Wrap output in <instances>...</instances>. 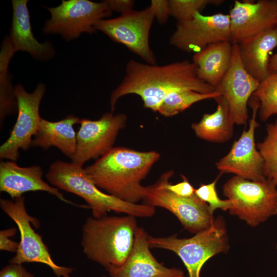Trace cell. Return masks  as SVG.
Instances as JSON below:
<instances>
[{"label": "cell", "mask_w": 277, "mask_h": 277, "mask_svg": "<svg viewBox=\"0 0 277 277\" xmlns=\"http://www.w3.org/2000/svg\"><path fill=\"white\" fill-rule=\"evenodd\" d=\"M181 90L206 94L215 91L197 77V66L189 60L157 66L130 60L122 83L110 96L111 112H114L118 99L129 94L139 95L144 107L157 112L168 94Z\"/></svg>", "instance_id": "1"}, {"label": "cell", "mask_w": 277, "mask_h": 277, "mask_svg": "<svg viewBox=\"0 0 277 277\" xmlns=\"http://www.w3.org/2000/svg\"><path fill=\"white\" fill-rule=\"evenodd\" d=\"M221 95L215 90L211 93H201L191 90H181L168 94L161 104L157 112L161 115L170 117L175 115L199 101L214 98Z\"/></svg>", "instance_id": "25"}, {"label": "cell", "mask_w": 277, "mask_h": 277, "mask_svg": "<svg viewBox=\"0 0 277 277\" xmlns=\"http://www.w3.org/2000/svg\"><path fill=\"white\" fill-rule=\"evenodd\" d=\"M217 106L212 113H205L191 127L200 138L213 143H224L233 134L234 124L228 104L222 95L214 98Z\"/></svg>", "instance_id": "23"}, {"label": "cell", "mask_w": 277, "mask_h": 277, "mask_svg": "<svg viewBox=\"0 0 277 277\" xmlns=\"http://www.w3.org/2000/svg\"><path fill=\"white\" fill-rule=\"evenodd\" d=\"M148 234L137 227L132 249L121 266L107 268L111 277H186L182 270L168 268L159 262L151 252Z\"/></svg>", "instance_id": "17"}, {"label": "cell", "mask_w": 277, "mask_h": 277, "mask_svg": "<svg viewBox=\"0 0 277 277\" xmlns=\"http://www.w3.org/2000/svg\"><path fill=\"white\" fill-rule=\"evenodd\" d=\"M231 43H239L270 29L277 23V0L234 1L229 14Z\"/></svg>", "instance_id": "15"}, {"label": "cell", "mask_w": 277, "mask_h": 277, "mask_svg": "<svg viewBox=\"0 0 277 277\" xmlns=\"http://www.w3.org/2000/svg\"><path fill=\"white\" fill-rule=\"evenodd\" d=\"M264 140L256 144L264 160L263 174L277 186V120L267 125Z\"/></svg>", "instance_id": "26"}, {"label": "cell", "mask_w": 277, "mask_h": 277, "mask_svg": "<svg viewBox=\"0 0 277 277\" xmlns=\"http://www.w3.org/2000/svg\"><path fill=\"white\" fill-rule=\"evenodd\" d=\"M276 250H277V245H276Z\"/></svg>", "instance_id": "37"}, {"label": "cell", "mask_w": 277, "mask_h": 277, "mask_svg": "<svg viewBox=\"0 0 277 277\" xmlns=\"http://www.w3.org/2000/svg\"><path fill=\"white\" fill-rule=\"evenodd\" d=\"M111 11L124 13L133 9L135 2L132 0L106 1Z\"/></svg>", "instance_id": "34"}, {"label": "cell", "mask_w": 277, "mask_h": 277, "mask_svg": "<svg viewBox=\"0 0 277 277\" xmlns=\"http://www.w3.org/2000/svg\"><path fill=\"white\" fill-rule=\"evenodd\" d=\"M222 41H231L229 14L204 15L197 12L192 19L177 23L169 43L184 52L195 53L211 44Z\"/></svg>", "instance_id": "14"}, {"label": "cell", "mask_w": 277, "mask_h": 277, "mask_svg": "<svg viewBox=\"0 0 277 277\" xmlns=\"http://www.w3.org/2000/svg\"><path fill=\"white\" fill-rule=\"evenodd\" d=\"M249 101L252 113L248 129L243 131L229 152L215 165L221 174L231 173L246 180L262 181L266 179L263 174L264 162L254 138L255 130L259 126L256 116L260 102L253 95Z\"/></svg>", "instance_id": "12"}, {"label": "cell", "mask_w": 277, "mask_h": 277, "mask_svg": "<svg viewBox=\"0 0 277 277\" xmlns=\"http://www.w3.org/2000/svg\"><path fill=\"white\" fill-rule=\"evenodd\" d=\"M0 277H34V275L28 271L23 264L10 263L1 270Z\"/></svg>", "instance_id": "33"}, {"label": "cell", "mask_w": 277, "mask_h": 277, "mask_svg": "<svg viewBox=\"0 0 277 277\" xmlns=\"http://www.w3.org/2000/svg\"><path fill=\"white\" fill-rule=\"evenodd\" d=\"M16 233V228H10L0 231V249L9 252H16L19 243L11 240Z\"/></svg>", "instance_id": "31"}, {"label": "cell", "mask_w": 277, "mask_h": 277, "mask_svg": "<svg viewBox=\"0 0 277 277\" xmlns=\"http://www.w3.org/2000/svg\"><path fill=\"white\" fill-rule=\"evenodd\" d=\"M260 102V118L263 122L277 114V73L270 74L260 82L253 93Z\"/></svg>", "instance_id": "27"}, {"label": "cell", "mask_w": 277, "mask_h": 277, "mask_svg": "<svg viewBox=\"0 0 277 277\" xmlns=\"http://www.w3.org/2000/svg\"><path fill=\"white\" fill-rule=\"evenodd\" d=\"M230 213L255 227L277 214V186L270 180L253 181L234 175L223 186Z\"/></svg>", "instance_id": "6"}, {"label": "cell", "mask_w": 277, "mask_h": 277, "mask_svg": "<svg viewBox=\"0 0 277 277\" xmlns=\"http://www.w3.org/2000/svg\"><path fill=\"white\" fill-rule=\"evenodd\" d=\"M222 0H169L170 15L181 23L193 18L196 12L201 11L209 5H219Z\"/></svg>", "instance_id": "28"}, {"label": "cell", "mask_w": 277, "mask_h": 277, "mask_svg": "<svg viewBox=\"0 0 277 277\" xmlns=\"http://www.w3.org/2000/svg\"><path fill=\"white\" fill-rule=\"evenodd\" d=\"M276 27L277 28V23H276Z\"/></svg>", "instance_id": "38"}, {"label": "cell", "mask_w": 277, "mask_h": 277, "mask_svg": "<svg viewBox=\"0 0 277 277\" xmlns=\"http://www.w3.org/2000/svg\"><path fill=\"white\" fill-rule=\"evenodd\" d=\"M220 175L212 183L208 184H201L199 187L195 189L196 195L208 205L212 214L217 209L224 211L229 210L231 206V202L229 200L220 199L216 191L215 185Z\"/></svg>", "instance_id": "29"}, {"label": "cell", "mask_w": 277, "mask_h": 277, "mask_svg": "<svg viewBox=\"0 0 277 277\" xmlns=\"http://www.w3.org/2000/svg\"><path fill=\"white\" fill-rule=\"evenodd\" d=\"M47 9L51 18L45 23L43 32L60 34L67 41L77 38L82 33H94L95 23L110 16L112 12L106 1L63 0L59 6Z\"/></svg>", "instance_id": "9"}, {"label": "cell", "mask_w": 277, "mask_h": 277, "mask_svg": "<svg viewBox=\"0 0 277 277\" xmlns=\"http://www.w3.org/2000/svg\"><path fill=\"white\" fill-rule=\"evenodd\" d=\"M260 83L245 69L240 58L238 45L233 44L230 66L215 90L227 102L235 124H246L247 104Z\"/></svg>", "instance_id": "16"}, {"label": "cell", "mask_w": 277, "mask_h": 277, "mask_svg": "<svg viewBox=\"0 0 277 277\" xmlns=\"http://www.w3.org/2000/svg\"><path fill=\"white\" fill-rule=\"evenodd\" d=\"M2 210L16 224L20 232L21 239L16 254L10 260L11 264L38 263L49 267L57 277H71L74 271L71 267L59 266L52 260L42 236L32 228L31 223L39 226L36 219L27 212L23 196L14 201L1 199Z\"/></svg>", "instance_id": "7"}, {"label": "cell", "mask_w": 277, "mask_h": 277, "mask_svg": "<svg viewBox=\"0 0 277 277\" xmlns=\"http://www.w3.org/2000/svg\"><path fill=\"white\" fill-rule=\"evenodd\" d=\"M232 49L230 42L222 41L194 53L192 62L197 66V77L215 89L229 69Z\"/></svg>", "instance_id": "22"}, {"label": "cell", "mask_w": 277, "mask_h": 277, "mask_svg": "<svg viewBox=\"0 0 277 277\" xmlns=\"http://www.w3.org/2000/svg\"><path fill=\"white\" fill-rule=\"evenodd\" d=\"M9 36L4 41L0 56L1 82H0V123L1 129L3 127L4 118L8 115L18 112L17 100L14 88L12 87L11 80L8 75V66L15 52Z\"/></svg>", "instance_id": "24"}, {"label": "cell", "mask_w": 277, "mask_h": 277, "mask_svg": "<svg viewBox=\"0 0 277 277\" xmlns=\"http://www.w3.org/2000/svg\"><path fill=\"white\" fill-rule=\"evenodd\" d=\"M27 0L12 1L13 17L9 36L15 51L27 52L35 60H48L55 54L51 43H41L31 29Z\"/></svg>", "instance_id": "19"}, {"label": "cell", "mask_w": 277, "mask_h": 277, "mask_svg": "<svg viewBox=\"0 0 277 277\" xmlns=\"http://www.w3.org/2000/svg\"><path fill=\"white\" fill-rule=\"evenodd\" d=\"M182 177L183 181L174 185L170 183L168 180L166 183V187L177 195L183 197L192 196L195 194V189L185 176L182 175Z\"/></svg>", "instance_id": "30"}, {"label": "cell", "mask_w": 277, "mask_h": 277, "mask_svg": "<svg viewBox=\"0 0 277 277\" xmlns=\"http://www.w3.org/2000/svg\"><path fill=\"white\" fill-rule=\"evenodd\" d=\"M124 113L106 112L98 120H80L76 133V150L71 160L80 166L91 159H98L113 147L119 131L127 122Z\"/></svg>", "instance_id": "13"}, {"label": "cell", "mask_w": 277, "mask_h": 277, "mask_svg": "<svg viewBox=\"0 0 277 277\" xmlns=\"http://www.w3.org/2000/svg\"><path fill=\"white\" fill-rule=\"evenodd\" d=\"M154 18V12L149 6L141 10H131L116 18L100 20L95 23L94 29L123 44L147 64L156 65V58L149 42Z\"/></svg>", "instance_id": "10"}, {"label": "cell", "mask_w": 277, "mask_h": 277, "mask_svg": "<svg viewBox=\"0 0 277 277\" xmlns=\"http://www.w3.org/2000/svg\"><path fill=\"white\" fill-rule=\"evenodd\" d=\"M238 45L241 62L247 72L261 82L270 74L269 55L277 47V28L264 31Z\"/></svg>", "instance_id": "20"}, {"label": "cell", "mask_w": 277, "mask_h": 277, "mask_svg": "<svg viewBox=\"0 0 277 277\" xmlns=\"http://www.w3.org/2000/svg\"><path fill=\"white\" fill-rule=\"evenodd\" d=\"M42 176V169L38 165L23 167L14 161H2L0 163V190L13 200L22 196L25 192L45 191L66 203L89 208L88 206L76 204L65 199L57 188L45 182Z\"/></svg>", "instance_id": "18"}, {"label": "cell", "mask_w": 277, "mask_h": 277, "mask_svg": "<svg viewBox=\"0 0 277 277\" xmlns=\"http://www.w3.org/2000/svg\"><path fill=\"white\" fill-rule=\"evenodd\" d=\"M150 6L153 9L155 18L160 24L165 23L170 15L169 1L152 0Z\"/></svg>", "instance_id": "32"}, {"label": "cell", "mask_w": 277, "mask_h": 277, "mask_svg": "<svg viewBox=\"0 0 277 277\" xmlns=\"http://www.w3.org/2000/svg\"><path fill=\"white\" fill-rule=\"evenodd\" d=\"M268 70L270 74L277 73V52L270 58Z\"/></svg>", "instance_id": "35"}, {"label": "cell", "mask_w": 277, "mask_h": 277, "mask_svg": "<svg viewBox=\"0 0 277 277\" xmlns=\"http://www.w3.org/2000/svg\"><path fill=\"white\" fill-rule=\"evenodd\" d=\"M150 248L172 251L182 260L189 277H200L202 267L212 256L229 249L225 222L222 216L214 220L207 229L190 238L179 239L176 234L167 237L148 235Z\"/></svg>", "instance_id": "5"}, {"label": "cell", "mask_w": 277, "mask_h": 277, "mask_svg": "<svg viewBox=\"0 0 277 277\" xmlns=\"http://www.w3.org/2000/svg\"><path fill=\"white\" fill-rule=\"evenodd\" d=\"M46 177L55 188L83 199L95 218L105 216L110 211L136 217H149L155 213V207L152 206L129 203L103 192L90 180L83 166L72 162L57 160L53 162Z\"/></svg>", "instance_id": "4"}, {"label": "cell", "mask_w": 277, "mask_h": 277, "mask_svg": "<svg viewBox=\"0 0 277 277\" xmlns=\"http://www.w3.org/2000/svg\"><path fill=\"white\" fill-rule=\"evenodd\" d=\"M137 227L132 215L89 217L82 229L83 252L105 269L121 266L132 249Z\"/></svg>", "instance_id": "3"}, {"label": "cell", "mask_w": 277, "mask_h": 277, "mask_svg": "<svg viewBox=\"0 0 277 277\" xmlns=\"http://www.w3.org/2000/svg\"><path fill=\"white\" fill-rule=\"evenodd\" d=\"M80 118L73 114L57 122L42 118L38 130L32 142V147H39L44 150L51 147L57 148L71 160L76 150V133L73 128Z\"/></svg>", "instance_id": "21"}, {"label": "cell", "mask_w": 277, "mask_h": 277, "mask_svg": "<svg viewBox=\"0 0 277 277\" xmlns=\"http://www.w3.org/2000/svg\"><path fill=\"white\" fill-rule=\"evenodd\" d=\"M173 174L172 170L166 171L155 183L146 186L144 204L169 210L185 229L192 233L207 229L214 220L208 205L195 194L190 197H183L168 190L165 184Z\"/></svg>", "instance_id": "8"}, {"label": "cell", "mask_w": 277, "mask_h": 277, "mask_svg": "<svg viewBox=\"0 0 277 277\" xmlns=\"http://www.w3.org/2000/svg\"><path fill=\"white\" fill-rule=\"evenodd\" d=\"M160 157L154 151L113 147L84 170L99 189L124 201L137 204L146 194V186L141 185V181Z\"/></svg>", "instance_id": "2"}, {"label": "cell", "mask_w": 277, "mask_h": 277, "mask_svg": "<svg viewBox=\"0 0 277 277\" xmlns=\"http://www.w3.org/2000/svg\"><path fill=\"white\" fill-rule=\"evenodd\" d=\"M45 90L42 83L38 84L32 93L27 92L19 84L15 86L18 115L9 137L0 147L1 159L15 161L19 157V149L26 151L32 147V138L42 119L39 108Z\"/></svg>", "instance_id": "11"}, {"label": "cell", "mask_w": 277, "mask_h": 277, "mask_svg": "<svg viewBox=\"0 0 277 277\" xmlns=\"http://www.w3.org/2000/svg\"><path fill=\"white\" fill-rule=\"evenodd\" d=\"M101 277H106V276H105V275H102V276H101Z\"/></svg>", "instance_id": "36"}]
</instances>
